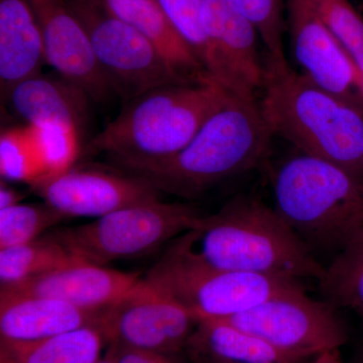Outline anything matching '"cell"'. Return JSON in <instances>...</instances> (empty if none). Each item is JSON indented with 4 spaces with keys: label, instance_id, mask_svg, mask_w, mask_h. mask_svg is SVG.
<instances>
[{
    "label": "cell",
    "instance_id": "484cf974",
    "mask_svg": "<svg viewBox=\"0 0 363 363\" xmlns=\"http://www.w3.org/2000/svg\"><path fill=\"white\" fill-rule=\"evenodd\" d=\"M257 28L267 52V66L289 67L284 49L286 0H228Z\"/></svg>",
    "mask_w": 363,
    "mask_h": 363
},
{
    "label": "cell",
    "instance_id": "4dcf8cb0",
    "mask_svg": "<svg viewBox=\"0 0 363 363\" xmlns=\"http://www.w3.org/2000/svg\"><path fill=\"white\" fill-rule=\"evenodd\" d=\"M25 194L16 188L7 185L6 181L0 183V209L18 205L23 201Z\"/></svg>",
    "mask_w": 363,
    "mask_h": 363
},
{
    "label": "cell",
    "instance_id": "e0dca14e",
    "mask_svg": "<svg viewBox=\"0 0 363 363\" xmlns=\"http://www.w3.org/2000/svg\"><path fill=\"white\" fill-rule=\"evenodd\" d=\"M102 312L51 298H0V340L30 342L83 327L99 328Z\"/></svg>",
    "mask_w": 363,
    "mask_h": 363
},
{
    "label": "cell",
    "instance_id": "9c48e42d",
    "mask_svg": "<svg viewBox=\"0 0 363 363\" xmlns=\"http://www.w3.org/2000/svg\"><path fill=\"white\" fill-rule=\"evenodd\" d=\"M333 307L328 302L308 297L302 288L222 320L303 362L327 351L338 350L347 341L345 326Z\"/></svg>",
    "mask_w": 363,
    "mask_h": 363
},
{
    "label": "cell",
    "instance_id": "1f68e13d",
    "mask_svg": "<svg viewBox=\"0 0 363 363\" xmlns=\"http://www.w3.org/2000/svg\"><path fill=\"white\" fill-rule=\"evenodd\" d=\"M187 353L189 358H190L191 362L193 363H238L218 359V358L201 354V353L194 352V351H187Z\"/></svg>",
    "mask_w": 363,
    "mask_h": 363
},
{
    "label": "cell",
    "instance_id": "603a6c76",
    "mask_svg": "<svg viewBox=\"0 0 363 363\" xmlns=\"http://www.w3.org/2000/svg\"><path fill=\"white\" fill-rule=\"evenodd\" d=\"M318 281L329 304L347 308L363 318V225L336 253Z\"/></svg>",
    "mask_w": 363,
    "mask_h": 363
},
{
    "label": "cell",
    "instance_id": "2e32d148",
    "mask_svg": "<svg viewBox=\"0 0 363 363\" xmlns=\"http://www.w3.org/2000/svg\"><path fill=\"white\" fill-rule=\"evenodd\" d=\"M6 104L14 113L33 125L63 124L78 130L84 140L90 123L88 93L60 74H38L14 86Z\"/></svg>",
    "mask_w": 363,
    "mask_h": 363
},
{
    "label": "cell",
    "instance_id": "d6a6232c",
    "mask_svg": "<svg viewBox=\"0 0 363 363\" xmlns=\"http://www.w3.org/2000/svg\"><path fill=\"white\" fill-rule=\"evenodd\" d=\"M312 363H343L338 350L327 351L315 358Z\"/></svg>",
    "mask_w": 363,
    "mask_h": 363
},
{
    "label": "cell",
    "instance_id": "f546056e",
    "mask_svg": "<svg viewBox=\"0 0 363 363\" xmlns=\"http://www.w3.org/2000/svg\"><path fill=\"white\" fill-rule=\"evenodd\" d=\"M106 354L116 363H184L177 354L109 344Z\"/></svg>",
    "mask_w": 363,
    "mask_h": 363
},
{
    "label": "cell",
    "instance_id": "e575fe53",
    "mask_svg": "<svg viewBox=\"0 0 363 363\" xmlns=\"http://www.w3.org/2000/svg\"><path fill=\"white\" fill-rule=\"evenodd\" d=\"M98 363H116L113 362V360L111 359V357H108V355L105 354L104 357L101 358V359L99 360V362Z\"/></svg>",
    "mask_w": 363,
    "mask_h": 363
},
{
    "label": "cell",
    "instance_id": "d590c367",
    "mask_svg": "<svg viewBox=\"0 0 363 363\" xmlns=\"http://www.w3.org/2000/svg\"><path fill=\"white\" fill-rule=\"evenodd\" d=\"M360 363H363V354H362V362Z\"/></svg>",
    "mask_w": 363,
    "mask_h": 363
},
{
    "label": "cell",
    "instance_id": "44dd1931",
    "mask_svg": "<svg viewBox=\"0 0 363 363\" xmlns=\"http://www.w3.org/2000/svg\"><path fill=\"white\" fill-rule=\"evenodd\" d=\"M107 345L96 326L30 342L0 340V363H98Z\"/></svg>",
    "mask_w": 363,
    "mask_h": 363
},
{
    "label": "cell",
    "instance_id": "ac0fdd59",
    "mask_svg": "<svg viewBox=\"0 0 363 363\" xmlns=\"http://www.w3.org/2000/svg\"><path fill=\"white\" fill-rule=\"evenodd\" d=\"M44 43L28 0H0V91L6 101L14 86L42 73Z\"/></svg>",
    "mask_w": 363,
    "mask_h": 363
},
{
    "label": "cell",
    "instance_id": "cb8c5ba5",
    "mask_svg": "<svg viewBox=\"0 0 363 363\" xmlns=\"http://www.w3.org/2000/svg\"><path fill=\"white\" fill-rule=\"evenodd\" d=\"M1 180L35 185L44 180V164L32 124L2 128L0 135Z\"/></svg>",
    "mask_w": 363,
    "mask_h": 363
},
{
    "label": "cell",
    "instance_id": "7a4b0ae2",
    "mask_svg": "<svg viewBox=\"0 0 363 363\" xmlns=\"http://www.w3.org/2000/svg\"><path fill=\"white\" fill-rule=\"evenodd\" d=\"M272 136L259 102L231 98L173 157L123 171L142 177L162 193L198 199L224 182L262 166Z\"/></svg>",
    "mask_w": 363,
    "mask_h": 363
},
{
    "label": "cell",
    "instance_id": "5bb4252c",
    "mask_svg": "<svg viewBox=\"0 0 363 363\" xmlns=\"http://www.w3.org/2000/svg\"><path fill=\"white\" fill-rule=\"evenodd\" d=\"M294 56L314 84L346 99L363 101L360 73L342 45L306 0H286Z\"/></svg>",
    "mask_w": 363,
    "mask_h": 363
},
{
    "label": "cell",
    "instance_id": "7402d4cb",
    "mask_svg": "<svg viewBox=\"0 0 363 363\" xmlns=\"http://www.w3.org/2000/svg\"><path fill=\"white\" fill-rule=\"evenodd\" d=\"M80 260L48 233L37 240L0 250V288L23 283Z\"/></svg>",
    "mask_w": 363,
    "mask_h": 363
},
{
    "label": "cell",
    "instance_id": "83f0119b",
    "mask_svg": "<svg viewBox=\"0 0 363 363\" xmlns=\"http://www.w3.org/2000/svg\"><path fill=\"white\" fill-rule=\"evenodd\" d=\"M33 128L44 164V180L65 173L77 164L84 149V140L77 130L63 124L52 123L33 125Z\"/></svg>",
    "mask_w": 363,
    "mask_h": 363
},
{
    "label": "cell",
    "instance_id": "6da1fadb",
    "mask_svg": "<svg viewBox=\"0 0 363 363\" xmlns=\"http://www.w3.org/2000/svg\"><path fill=\"white\" fill-rule=\"evenodd\" d=\"M179 238L195 257L219 269L317 281L325 272L276 210L250 196L203 215Z\"/></svg>",
    "mask_w": 363,
    "mask_h": 363
},
{
    "label": "cell",
    "instance_id": "277c9868",
    "mask_svg": "<svg viewBox=\"0 0 363 363\" xmlns=\"http://www.w3.org/2000/svg\"><path fill=\"white\" fill-rule=\"evenodd\" d=\"M266 68L259 106L274 135L363 181V101L324 90L290 66Z\"/></svg>",
    "mask_w": 363,
    "mask_h": 363
},
{
    "label": "cell",
    "instance_id": "9a60e30c",
    "mask_svg": "<svg viewBox=\"0 0 363 363\" xmlns=\"http://www.w3.org/2000/svg\"><path fill=\"white\" fill-rule=\"evenodd\" d=\"M143 277L80 259L61 269L0 288V298L45 297L83 309H106L130 292Z\"/></svg>",
    "mask_w": 363,
    "mask_h": 363
},
{
    "label": "cell",
    "instance_id": "7c38bea8",
    "mask_svg": "<svg viewBox=\"0 0 363 363\" xmlns=\"http://www.w3.org/2000/svg\"><path fill=\"white\" fill-rule=\"evenodd\" d=\"M30 189L65 218L96 219L121 208L160 200L162 194L142 177L96 164H74Z\"/></svg>",
    "mask_w": 363,
    "mask_h": 363
},
{
    "label": "cell",
    "instance_id": "4fadbf2b",
    "mask_svg": "<svg viewBox=\"0 0 363 363\" xmlns=\"http://www.w3.org/2000/svg\"><path fill=\"white\" fill-rule=\"evenodd\" d=\"M28 1L39 21L47 64L84 89L94 104H111L116 94L98 66L82 23L66 0Z\"/></svg>",
    "mask_w": 363,
    "mask_h": 363
},
{
    "label": "cell",
    "instance_id": "30bf717a",
    "mask_svg": "<svg viewBox=\"0 0 363 363\" xmlns=\"http://www.w3.org/2000/svg\"><path fill=\"white\" fill-rule=\"evenodd\" d=\"M197 319L143 277L121 300L102 312L99 329L107 345L178 354L186 350Z\"/></svg>",
    "mask_w": 363,
    "mask_h": 363
},
{
    "label": "cell",
    "instance_id": "8fae6325",
    "mask_svg": "<svg viewBox=\"0 0 363 363\" xmlns=\"http://www.w3.org/2000/svg\"><path fill=\"white\" fill-rule=\"evenodd\" d=\"M203 26L208 42V77L230 96L255 101L266 82L257 28L228 0H203Z\"/></svg>",
    "mask_w": 363,
    "mask_h": 363
},
{
    "label": "cell",
    "instance_id": "8992f818",
    "mask_svg": "<svg viewBox=\"0 0 363 363\" xmlns=\"http://www.w3.org/2000/svg\"><path fill=\"white\" fill-rule=\"evenodd\" d=\"M143 279L198 321L227 319L269 298L304 288L296 279L210 266L189 252L179 238Z\"/></svg>",
    "mask_w": 363,
    "mask_h": 363
},
{
    "label": "cell",
    "instance_id": "ffe728a7",
    "mask_svg": "<svg viewBox=\"0 0 363 363\" xmlns=\"http://www.w3.org/2000/svg\"><path fill=\"white\" fill-rule=\"evenodd\" d=\"M201 354L238 363H301L257 336L225 320H201L186 347Z\"/></svg>",
    "mask_w": 363,
    "mask_h": 363
},
{
    "label": "cell",
    "instance_id": "52a82bcc",
    "mask_svg": "<svg viewBox=\"0 0 363 363\" xmlns=\"http://www.w3.org/2000/svg\"><path fill=\"white\" fill-rule=\"evenodd\" d=\"M203 215L191 203L160 199L121 208L89 223L52 233L78 259L107 267L156 252L192 230Z\"/></svg>",
    "mask_w": 363,
    "mask_h": 363
},
{
    "label": "cell",
    "instance_id": "836d02e7",
    "mask_svg": "<svg viewBox=\"0 0 363 363\" xmlns=\"http://www.w3.org/2000/svg\"><path fill=\"white\" fill-rule=\"evenodd\" d=\"M358 92H359V95L363 99V73H362V76H360L359 86H358Z\"/></svg>",
    "mask_w": 363,
    "mask_h": 363
},
{
    "label": "cell",
    "instance_id": "3957f363",
    "mask_svg": "<svg viewBox=\"0 0 363 363\" xmlns=\"http://www.w3.org/2000/svg\"><path fill=\"white\" fill-rule=\"evenodd\" d=\"M231 98L213 81L155 88L123 104L121 113L86 143L83 152H104L121 169L169 159Z\"/></svg>",
    "mask_w": 363,
    "mask_h": 363
},
{
    "label": "cell",
    "instance_id": "5b68a950",
    "mask_svg": "<svg viewBox=\"0 0 363 363\" xmlns=\"http://www.w3.org/2000/svg\"><path fill=\"white\" fill-rule=\"evenodd\" d=\"M274 195L277 213L311 250L337 253L363 225V181L319 157L284 162Z\"/></svg>",
    "mask_w": 363,
    "mask_h": 363
},
{
    "label": "cell",
    "instance_id": "4316f807",
    "mask_svg": "<svg viewBox=\"0 0 363 363\" xmlns=\"http://www.w3.org/2000/svg\"><path fill=\"white\" fill-rule=\"evenodd\" d=\"M363 73V18L350 0H306Z\"/></svg>",
    "mask_w": 363,
    "mask_h": 363
},
{
    "label": "cell",
    "instance_id": "f1b7e54d",
    "mask_svg": "<svg viewBox=\"0 0 363 363\" xmlns=\"http://www.w3.org/2000/svg\"><path fill=\"white\" fill-rule=\"evenodd\" d=\"M156 1L205 68L208 57V42L203 26V0Z\"/></svg>",
    "mask_w": 363,
    "mask_h": 363
},
{
    "label": "cell",
    "instance_id": "d6986e66",
    "mask_svg": "<svg viewBox=\"0 0 363 363\" xmlns=\"http://www.w3.org/2000/svg\"><path fill=\"white\" fill-rule=\"evenodd\" d=\"M119 18L135 28L162 55L184 82L199 84L210 80L190 45L182 38L156 0H104Z\"/></svg>",
    "mask_w": 363,
    "mask_h": 363
},
{
    "label": "cell",
    "instance_id": "d4e9b609",
    "mask_svg": "<svg viewBox=\"0 0 363 363\" xmlns=\"http://www.w3.org/2000/svg\"><path fill=\"white\" fill-rule=\"evenodd\" d=\"M64 219L44 201L0 209V250L37 240Z\"/></svg>",
    "mask_w": 363,
    "mask_h": 363
},
{
    "label": "cell",
    "instance_id": "ba28073f",
    "mask_svg": "<svg viewBox=\"0 0 363 363\" xmlns=\"http://www.w3.org/2000/svg\"><path fill=\"white\" fill-rule=\"evenodd\" d=\"M66 1L87 33L98 66L123 104L155 88L189 84L142 33L112 13L104 0Z\"/></svg>",
    "mask_w": 363,
    "mask_h": 363
}]
</instances>
